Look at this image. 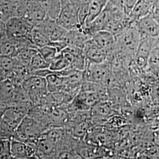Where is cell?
Segmentation results:
<instances>
[{
    "label": "cell",
    "instance_id": "obj_15",
    "mask_svg": "<svg viewBox=\"0 0 159 159\" xmlns=\"http://www.w3.org/2000/svg\"><path fill=\"white\" fill-rule=\"evenodd\" d=\"M153 5V1L151 0H137L129 15L131 23L135 24L140 19L151 13Z\"/></svg>",
    "mask_w": 159,
    "mask_h": 159
},
{
    "label": "cell",
    "instance_id": "obj_21",
    "mask_svg": "<svg viewBox=\"0 0 159 159\" xmlns=\"http://www.w3.org/2000/svg\"><path fill=\"white\" fill-rule=\"evenodd\" d=\"M17 50L14 41L7 37L0 41V55L14 57Z\"/></svg>",
    "mask_w": 159,
    "mask_h": 159
},
{
    "label": "cell",
    "instance_id": "obj_32",
    "mask_svg": "<svg viewBox=\"0 0 159 159\" xmlns=\"http://www.w3.org/2000/svg\"><path fill=\"white\" fill-rule=\"evenodd\" d=\"M157 81L159 83V74L157 75Z\"/></svg>",
    "mask_w": 159,
    "mask_h": 159
},
{
    "label": "cell",
    "instance_id": "obj_19",
    "mask_svg": "<svg viewBox=\"0 0 159 159\" xmlns=\"http://www.w3.org/2000/svg\"><path fill=\"white\" fill-rule=\"evenodd\" d=\"M38 49L28 48L18 51L14 57L17 63L29 69L32 58L38 52Z\"/></svg>",
    "mask_w": 159,
    "mask_h": 159
},
{
    "label": "cell",
    "instance_id": "obj_7",
    "mask_svg": "<svg viewBox=\"0 0 159 159\" xmlns=\"http://www.w3.org/2000/svg\"><path fill=\"white\" fill-rule=\"evenodd\" d=\"M27 0H0V20L7 22L13 17H23Z\"/></svg>",
    "mask_w": 159,
    "mask_h": 159
},
{
    "label": "cell",
    "instance_id": "obj_23",
    "mask_svg": "<svg viewBox=\"0 0 159 159\" xmlns=\"http://www.w3.org/2000/svg\"><path fill=\"white\" fill-rule=\"evenodd\" d=\"M49 63L47 62L46 60L41 55L40 52H38L32 58V60L30 64L29 70L30 73L35 70L49 68Z\"/></svg>",
    "mask_w": 159,
    "mask_h": 159
},
{
    "label": "cell",
    "instance_id": "obj_5",
    "mask_svg": "<svg viewBox=\"0 0 159 159\" xmlns=\"http://www.w3.org/2000/svg\"><path fill=\"white\" fill-rule=\"evenodd\" d=\"M34 106L39 104L41 100L49 93L45 77L30 75L22 84Z\"/></svg>",
    "mask_w": 159,
    "mask_h": 159
},
{
    "label": "cell",
    "instance_id": "obj_3",
    "mask_svg": "<svg viewBox=\"0 0 159 159\" xmlns=\"http://www.w3.org/2000/svg\"><path fill=\"white\" fill-rule=\"evenodd\" d=\"M48 129L45 125L27 114L18 127L14 139L24 142H38Z\"/></svg>",
    "mask_w": 159,
    "mask_h": 159
},
{
    "label": "cell",
    "instance_id": "obj_14",
    "mask_svg": "<svg viewBox=\"0 0 159 159\" xmlns=\"http://www.w3.org/2000/svg\"><path fill=\"white\" fill-rule=\"evenodd\" d=\"M91 38L107 54L110 61L114 53L115 36L109 31L102 30L94 34Z\"/></svg>",
    "mask_w": 159,
    "mask_h": 159
},
{
    "label": "cell",
    "instance_id": "obj_33",
    "mask_svg": "<svg viewBox=\"0 0 159 159\" xmlns=\"http://www.w3.org/2000/svg\"><path fill=\"white\" fill-rule=\"evenodd\" d=\"M0 41H1V40H0Z\"/></svg>",
    "mask_w": 159,
    "mask_h": 159
},
{
    "label": "cell",
    "instance_id": "obj_26",
    "mask_svg": "<svg viewBox=\"0 0 159 159\" xmlns=\"http://www.w3.org/2000/svg\"><path fill=\"white\" fill-rule=\"evenodd\" d=\"M0 159H12L10 140H0Z\"/></svg>",
    "mask_w": 159,
    "mask_h": 159
},
{
    "label": "cell",
    "instance_id": "obj_28",
    "mask_svg": "<svg viewBox=\"0 0 159 159\" xmlns=\"http://www.w3.org/2000/svg\"><path fill=\"white\" fill-rule=\"evenodd\" d=\"M152 137V140L154 145H155L159 149V127L154 129Z\"/></svg>",
    "mask_w": 159,
    "mask_h": 159
},
{
    "label": "cell",
    "instance_id": "obj_30",
    "mask_svg": "<svg viewBox=\"0 0 159 159\" xmlns=\"http://www.w3.org/2000/svg\"><path fill=\"white\" fill-rule=\"evenodd\" d=\"M8 78V74L0 67V82Z\"/></svg>",
    "mask_w": 159,
    "mask_h": 159
},
{
    "label": "cell",
    "instance_id": "obj_9",
    "mask_svg": "<svg viewBox=\"0 0 159 159\" xmlns=\"http://www.w3.org/2000/svg\"><path fill=\"white\" fill-rule=\"evenodd\" d=\"M22 85H18L9 79L0 82V108L14 106Z\"/></svg>",
    "mask_w": 159,
    "mask_h": 159
},
{
    "label": "cell",
    "instance_id": "obj_18",
    "mask_svg": "<svg viewBox=\"0 0 159 159\" xmlns=\"http://www.w3.org/2000/svg\"><path fill=\"white\" fill-rule=\"evenodd\" d=\"M47 14V17L57 20L61 9V0H37Z\"/></svg>",
    "mask_w": 159,
    "mask_h": 159
},
{
    "label": "cell",
    "instance_id": "obj_22",
    "mask_svg": "<svg viewBox=\"0 0 159 159\" xmlns=\"http://www.w3.org/2000/svg\"><path fill=\"white\" fill-rule=\"evenodd\" d=\"M146 70L156 75L157 77L159 74V47H156L152 51Z\"/></svg>",
    "mask_w": 159,
    "mask_h": 159
},
{
    "label": "cell",
    "instance_id": "obj_24",
    "mask_svg": "<svg viewBox=\"0 0 159 159\" xmlns=\"http://www.w3.org/2000/svg\"><path fill=\"white\" fill-rule=\"evenodd\" d=\"M38 51L46 60L47 62L49 63V64L51 61L57 56L58 53L61 52L58 51V50L56 47L50 44L39 48L38 49Z\"/></svg>",
    "mask_w": 159,
    "mask_h": 159
},
{
    "label": "cell",
    "instance_id": "obj_20",
    "mask_svg": "<svg viewBox=\"0 0 159 159\" xmlns=\"http://www.w3.org/2000/svg\"><path fill=\"white\" fill-rule=\"evenodd\" d=\"M30 39L38 49L49 44L51 42L46 34L36 27H34L32 29L30 34Z\"/></svg>",
    "mask_w": 159,
    "mask_h": 159
},
{
    "label": "cell",
    "instance_id": "obj_27",
    "mask_svg": "<svg viewBox=\"0 0 159 159\" xmlns=\"http://www.w3.org/2000/svg\"><path fill=\"white\" fill-rule=\"evenodd\" d=\"M150 98L154 104L159 105V83L157 81L150 83Z\"/></svg>",
    "mask_w": 159,
    "mask_h": 159
},
{
    "label": "cell",
    "instance_id": "obj_1",
    "mask_svg": "<svg viewBox=\"0 0 159 159\" xmlns=\"http://www.w3.org/2000/svg\"><path fill=\"white\" fill-rule=\"evenodd\" d=\"M115 36L114 53L121 57L127 63L132 64L142 37L135 24Z\"/></svg>",
    "mask_w": 159,
    "mask_h": 159
},
{
    "label": "cell",
    "instance_id": "obj_2",
    "mask_svg": "<svg viewBox=\"0 0 159 159\" xmlns=\"http://www.w3.org/2000/svg\"><path fill=\"white\" fill-rule=\"evenodd\" d=\"M84 81L93 82L110 87L113 79V71L110 61L100 63L87 62L85 70L83 71Z\"/></svg>",
    "mask_w": 159,
    "mask_h": 159
},
{
    "label": "cell",
    "instance_id": "obj_13",
    "mask_svg": "<svg viewBox=\"0 0 159 159\" xmlns=\"http://www.w3.org/2000/svg\"><path fill=\"white\" fill-rule=\"evenodd\" d=\"M83 49L89 63H100L109 61L107 54L92 38L85 43Z\"/></svg>",
    "mask_w": 159,
    "mask_h": 159
},
{
    "label": "cell",
    "instance_id": "obj_6",
    "mask_svg": "<svg viewBox=\"0 0 159 159\" xmlns=\"http://www.w3.org/2000/svg\"><path fill=\"white\" fill-rule=\"evenodd\" d=\"M7 37L12 40L30 38L34 27L23 17H13L6 22Z\"/></svg>",
    "mask_w": 159,
    "mask_h": 159
},
{
    "label": "cell",
    "instance_id": "obj_4",
    "mask_svg": "<svg viewBox=\"0 0 159 159\" xmlns=\"http://www.w3.org/2000/svg\"><path fill=\"white\" fill-rule=\"evenodd\" d=\"M61 9L57 21L66 30H71L81 27L79 18L81 4L76 0H61Z\"/></svg>",
    "mask_w": 159,
    "mask_h": 159
},
{
    "label": "cell",
    "instance_id": "obj_12",
    "mask_svg": "<svg viewBox=\"0 0 159 159\" xmlns=\"http://www.w3.org/2000/svg\"><path fill=\"white\" fill-rule=\"evenodd\" d=\"M47 17L44 10L37 0H27V10L23 18L31 26L35 27Z\"/></svg>",
    "mask_w": 159,
    "mask_h": 159
},
{
    "label": "cell",
    "instance_id": "obj_16",
    "mask_svg": "<svg viewBox=\"0 0 159 159\" xmlns=\"http://www.w3.org/2000/svg\"><path fill=\"white\" fill-rule=\"evenodd\" d=\"M116 114H118L111 106L109 104L107 100H101L91 107V117L97 120L106 121Z\"/></svg>",
    "mask_w": 159,
    "mask_h": 159
},
{
    "label": "cell",
    "instance_id": "obj_29",
    "mask_svg": "<svg viewBox=\"0 0 159 159\" xmlns=\"http://www.w3.org/2000/svg\"><path fill=\"white\" fill-rule=\"evenodd\" d=\"M7 37L6 22L0 20V40Z\"/></svg>",
    "mask_w": 159,
    "mask_h": 159
},
{
    "label": "cell",
    "instance_id": "obj_10",
    "mask_svg": "<svg viewBox=\"0 0 159 159\" xmlns=\"http://www.w3.org/2000/svg\"><path fill=\"white\" fill-rule=\"evenodd\" d=\"M142 39L143 38L159 37V23L151 12L135 23Z\"/></svg>",
    "mask_w": 159,
    "mask_h": 159
},
{
    "label": "cell",
    "instance_id": "obj_25",
    "mask_svg": "<svg viewBox=\"0 0 159 159\" xmlns=\"http://www.w3.org/2000/svg\"><path fill=\"white\" fill-rule=\"evenodd\" d=\"M108 1L119 8L129 17L137 0H108Z\"/></svg>",
    "mask_w": 159,
    "mask_h": 159
},
{
    "label": "cell",
    "instance_id": "obj_31",
    "mask_svg": "<svg viewBox=\"0 0 159 159\" xmlns=\"http://www.w3.org/2000/svg\"><path fill=\"white\" fill-rule=\"evenodd\" d=\"M0 140H3V134H2V130L1 125H0Z\"/></svg>",
    "mask_w": 159,
    "mask_h": 159
},
{
    "label": "cell",
    "instance_id": "obj_11",
    "mask_svg": "<svg viewBox=\"0 0 159 159\" xmlns=\"http://www.w3.org/2000/svg\"><path fill=\"white\" fill-rule=\"evenodd\" d=\"M35 27L46 34L51 42L61 40L67 31L57 23V20L48 17Z\"/></svg>",
    "mask_w": 159,
    "mask_h": 159
},
{
    "label": "cell",
    "instance_id": "obj_8",
    "mask_svg": "<svg viewBox=\"0 0 159 159\" xmlns=\"http://www.w3.org/2000/svg\"><path fill=\"white\" fill-rule=\"evenodd\" d=\"M38 142H24L17 139L10 140L12 159H37Z\"/></svg>",
    "mask_w": 159,
    "mask_h": 159
},
{
    "label": "cell",
    "instance_id": "obj_17",
    "mask_svg": "<svg viewBox=\"0 0 159 159\" xmlns=\"http://www.w3.org/2000/svg\"><path fill=\"white\" fill-rule=\"evenodd\" d=\"M47 89L49 93H55L63 91L66 85V77L54 72L46 77Z\"/></svg>",
    "mask_w": 159,
    "mask_h": 159
}]
</instances>
